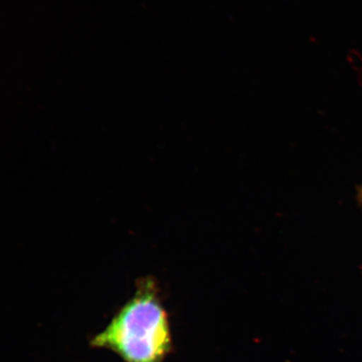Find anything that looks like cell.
Masks as SVG:
<instances>
[{
	"instance_id": "6da1fadb",
	"label": "cell",
	"mask_w": 362,
	"mask_h": 362,
	"mask_svg": "<svg viewBox=\"0 0 362 362\" xmlns=\"http://www.w3.org/2000/svg\"><path fill=\"white\" fill-rule=\"evenodd\" d=\"M90 344L113 352L124 362L165 361L173 350V334L153 276L137 281L134 294Z\"/></svg>"
},
{
	"instance_id": "7a4b0ae2",
	"label": "cell",
	"mask_w": 362,
	"mask_h": 362,
	"mask_svg": "<svg viewBox=\"0 0 362 362\" xmlns=\"http://www.w3.org/2000/svg\"><path fill=\"white\" fill-rule=\"evenodd\" d=\"M359 195H361V201L362 202V187H361V192H359Z\"/></svg>"
}]
</instances>
